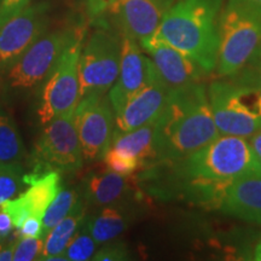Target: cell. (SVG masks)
Segmentation results:
<instances>
[{
  "label": "cell",
  "mask_w": 261,
  "mask_h": 261,
  "mask_svg": "<svg viewBox=\"0 0 261 261\" xmlns=\"http://www.w3.org/2000/svg\"><path fill=\"white\" fill-rule=\"evenodd\" d=\"M85 31L81 32L65 48L55 69L45 80L38 108L40 123L65 114L74 113L80 102L79 58L83 50Z\"/></svg>",
  "instance_id": "obj_8"
},
{
  "label": "cell",
  "mask_w": 261,
  "mask_h": 261,
  "mask_svg": "<svg viewBox=\"0 0 261 261\" xmlns=\"http://www.w3.org/2000/svg\"><path fill=\"white\" fill-rule=\"evenodd\" d=\"M255 2H257V3H261V0H255Z\"/></svg>",
  "instance_id": "obj_39"
},
{
  "label": "cell",
  "mask_w": 261,
  "mask_h": 261,
  "mask_svg": "<svg viewBox=\"0 0 261 261\" xmlns=\"http://www.w3.org/2000/svg\"><path fill=\"white\" fill-rule=\"evenodd\" d=\"M107 246L100 248L94 253L92 260L94 261H121L129 259V252L126 244L122 242H108Z\"/></svg>",
  "instance_id": "obj_29"
},
{
  "label": "cell",
  "mask_w": 261,
  "mask_h": 261,
  "mask_svg": "<svg viewBox=\"0 0 261 261\" xmlns=\"http://www.w3.org/2000/svg\"><path fill=\"white\" fill-rule=\"evenodd\" d=\"M248 140H249L250 145H252L257 160H259L261 163V129L257 130L256 133H254L253 136H250Z\"/></svg>",
  "instance_id": "obj_35"
},
{
  "label": "cell",
  "mask_w": 261,
  "mask_h": 261,
  "mask_svg": "<svg viewBox=\"0 0 261 261\" xmlns=\"http://www.w3.org/2000/svg\"><path fill=\"white\" fill-rule=\"evenodd\" d=\"M219 135L204 84L171 89L165 109L155 121L156 162L187 158Z\"/></svg>",
  "instance_id": "obj_2"
},
{
  "label": "cell",
  "mask_w": 261,
  "mask_h": 261,
  "mask_svg": "<svg viewBox=\"0 0 261 261\" xmlns=\"http://www.w3.org/2000/svg\"><path fill=\"white\" fill-rule=\"evenodd\" d=\"M217 210L231 217L261 225V174H247L225 187Z\"/></svg>",
  "instance_id": "obj_16"
},
{
  "label": "cell",
  "mask_w": 261,
  "mask_h": 261,
  "mask_svg": "<svg viewBox=\"0 0 261 261\" xmlns=\"http://www.w3.org/2000/svg\"><path fill=\"white\" fill-rule=\"evenodd\" d=\"M220 135L249 138L261 129V86L236 76L213 81L207 89Z\"/></svg>",
  "instance_id": "obj_5"
},
{
  "label": "cell",
  "mask_w": 261,
  "mask_h": 261,
  "mask_svg": "<svg viewBox=\"0 0 261 261\" xmlns=\"http://www.w3.org/2000/svg\"><path fill=\"white\" fill-rule=\"evenodd\" d=\"M102 160L107 171L115 172L117 174L126 175V177H129V175L135 174L137 171L142 169V166H140L138 160L129 155L123 154V152L117 151L113 148L107 150Z\"/></svg>",
  "instance_id": "obj_26"
},
{
  "label": "cell",
  "mask_w": 261,
  "mask_h": 261,
  "mask_svg": "<svg viewBox=\"0 0 261 261\" xmlns=\"http://www.w3.org/2000/svg\"><path fill=\"white\" fill-rule=\"evenodd\" d=\"M60 182L61 175L60 172L57 171L44 173V174L27 181L29 189L19 195V197L31 211L32 215L42 219V215L48 204L51 203L60 190Z\"/></svg>",
  "instance_id": "obj_20"
},
{
  "label": "cell",
  "mask_w": 261,
  "mask_h": 261,
  "mask_svg": "<svg viewBox=\"0 0 261 261\" xmlns=\"http://www.w3.org/2000/svg\"><path fill=\"white\" fill-rule=\"evenodd\" d=\"M155 70L154 63L149 56L144 55L139 42L133 38L121 35L119 75L108 93L115 114L149 83Z\"/></svg>",
  "instance_id": "obj_12"
},
{
  "label": "cell",
  "mask_w": 261,
  "mask_h": 261,
  "mask_svg": "<svg viewBox=\"0 0 261 261\" xmlns=\"http://www.w3.org/2000/svg\"><path fill=\"white\" fill-rule=\"evenodd\" d=\"M172 5L173 0H115L106 12L121 35L142 42L155 34Z\"/></svg>",
  "instance_id": "obj_13"
},
{
  "label": "cell",
  "mask_w": 261,
  "mask_h": 261,
  "mask_svg": "<svg viewBox=\"0 0 261 261\" xmlns=\"http://www.w3.org/2000/svg\"><path fill=\"white\" fill-rule=\"evenodd\" d=\"M127 226L128 218L115 205L103 207L96 215L85 221V227L98 246L115 240L126 230Z\"/></svg>",
  "instance_id": "obj_21"
},
{
  "label": "cell",
  "mask_w": 261,
  "mask_h": 261,
  "mask_svg": "<svg viewBox=\"0 0 261 261\" xmlns=\"http://www.w3.org/2000/svg\"><path fill=\"white\" fill-rule=\"evenodd\" d=\"M254 255H255V256H254V259L257 260V261H261V241L259 243H257Z\"/></svg>",
  "instance_id": "obj_37"
},
{
  "label": "cell",
  "mask_w": 261,
  "mask_h": 261,
  "mask_svg": "<svg viewBox=\"0 0 261 261\" xmlns=\"http://www.w3.org/2000/svg\"><path fill=\"white\" fill-rule=\"evenodd\" d=\"M130 190V184L126 175L106 171L92 174L85 185V198L94 207H107L120 202Z\"/></svg>",
  "instance_id": "obj_18"
},
{
  "label": "cell",
  "mask_w": 261,
  "mask_h": 261,
  "mask_svg": "<svg viewBox=\"0 0 261 261\" xmlns=\"http://www.w3.org/2000/svg\"><path fill=\"white\" fill-rule=\"evenodd\" d=\"M12 228H14V224H12L11 217L0 207V241L9 237Z\"/></svg>",
  "instance_id": "obj_33"
},
{
  "label": "cell",
  "mask_w": 261,
  "mask_h": 261,
  "mask_svg": "<svg viewBox=\"0 0 261 261\" xmlns=\"http://www.w3.org/2000/svg\"><path fill=\"white\" fill-rule=\"evenodd\" d=\"M85 220H86V207L83 198H80L73 211L45 234L44 248L39 260L44 261L48 256L65 254L68 244L77 231L83 227Z\"/></svg>",
  "instance_id": "obj_19"
},
{
  "label": "cell",
  "mask_w": 261,
  "mask_h": 261,
  "mask_svg": "<svg viewBox=\"0 0 261 261\" xmlns=\"http://www.w3.org/2000/svg\"><path fill=\"white\" fill-rule=\"evenodd\" d=\"M121 60V34L100 28L93 32L79 58L80 98L107 94L116 81Z\"/></svg>",
  "instance_id": "obj_9"
},
{
  "label": "cell",
  "mask_w": 261,
  "mask_h": 261,
  "mask_svg": "<svg viewBox=\"0 0 261 261\" xmlns=\"http://www.w3.org/2000/svg\"><path fill=\"white\" fill-rule=\"evenodd\" d=\"M16 242V241H15ZM15 242L10 243L8 247L0 249V261H10L14 259V250H15Z\"/></svg>",
  "instance_id": "obj_36"
},
{
  "label": "cell",
  "mask_w": 261,
  "mask_h": 261,
  "mask_svg": "<svg viewBox=\"0 0 261 261\" xmlns=\"http://www.w3.org/2000/svg\"><path fill=\"white\" fill-rule=\"evenodd\" d=\"M231 76H236L238 79L253 83L261 86V47L257 50L255 56L248 63L243 69Z\"/></svg>",
  "instance_id": "obj_30"
},
{
  "label": "cell",
  "mask_w": 261,
  "mask_h": 261,
  "mask_svg": "<svg viewBox=\"0 0 261 261\" xmlns=\"http://www.w3.org/2000/svg\"><path fill=\"white\" fill-rule=\"evenodd\" d=\"M220 8L221 0H178L155 35L212 73L218 63Z\"/></svg>",
  "instance_id": "obj_3"
},
{
  "label": "cell",
  "mask_w": 261,
  "mask_h": 261,
  "mask_svg": "<svg viewBox=\"0 0 261 261\" xmlns=\"http://www.w3.org/2000/svg\"><path fill=\"white\" fill-rule=\"evenodd\" d=\"M84 31L80 25H71L44 33L5 71L6 86L11 90L28 91L41 85L55 69L65 48Z\"/></svg>",
  "instance_id": "obj_6"
},
{
  "label": "cell",
  "mask_w": 261,
  "mask_h": 261,
  "mask_svg": "<svg viewBox=\"0 0 261 261\" xmlns=\"http://www.w3.org/2000/svg\"><path fill=\"white\" fill-rule=\"evenodd\" d=\"M149 167L171 179L169 187L179 189L184 198L217 208L221 192L233 179L261 174V163L248 138L219 135L197 151L178 161H159ZM173 189V190H174Z\"/></svg>",
  "instance_id": "obj_1"
},
{
  "label": "cell",
  "mask_w": 261,
  "mask_h": 261,
  "mask_svg": "<svg viewBox=\"0 0 261 261\" xmlns=\"http://www.w3.org/2000/svg\"><path fill=\"white\" fill-rule=\"evenodd\" d=\"M0 207L11 217L14 227L17 228V230L21 228L25 219L32 215L31 211L28 210V207L24 204V202L21 200L19 196L17 198H10V200L4 201L0 204Z\"/></svg>",
  "instance_id": "obj_28"
},
{
  "label": "cell",
  "mask_w": 261,
  "mask_h": 261,
  "mask_svg": "<svg viewBox=\"0 0 261 261\" xmlns=\"http://www.w3.org/2000/svg\"><path fill=\"white\" fill-rule=\"evenodd\" d=\"M75 125L84 161L102 160L112 144L115 130V112L109 97L107 94H90L81 98L75 110Z\"/></svg>",
  "instance_id": "obj_10"
},
{
  "label": "cell",
  "mask_w": 261,
  "mask_h": 261,
  "mask_svg": "<svg viewBox=\"0 0 261 261\" xmlns=\"http://www.w3.org/2000/svg\"><path fill=\"white\" fill-rule=\"evenodd\" d=\"M79 192L71 188H60L57 195L48 204L42 215V237H45L52 227L56 226L62 219L73 211L76 202L80 200Z\"/></svg>",
  "instance_id": "obj_23"
},
{
  "label": "cell",
  "mask_w": 261,
  "mask_h": 261,
  "mask_svg": "<svg viewBox=\"0 0 261 261\" xmlns=\"http://www.w3.org/2000/svg\"><path fill=\"white\" fill-rule=\"evenodd\" d=\"M139 44L148 54L160 77L169 89L200 83L205 75L210 74L191 57L159 39L155 34Z\"/></svg>",
  "instance_id": "obj_14"
},
{
  "label": "cell",
  "mask_w": 261,
  "mask_h": 261,
  "mask_svg": "<svg viewBox=\"0 0 261 261\" xmlns=\"http://www.w3.org/2000/svg\"><path fill=\"white\" fill-rule=\"evenodd\" d=\"M31 3V0H0V24L19 14Z\"/></svg>",
  "instance_id": "obj_31"
},
{
  "label": "cell",
  "mask_w": 261,
  "mask_h": 261,
  "mask_svg": "<svg viewBox=\"0 0 261 261\" xmlns=\"http://www.w3.org/2000/svg\"><path fill=\"white\" fill-rule=\"evenodd\" d=\"M21 237H42V221L41 218L31 215L19 228Z\"/></svg>",
  "instance_id": "obj_32"
},
{
  "label": "cell",
  "mask_w": 261,
  "mask_h": 261,
  "mask_svg": "<svg viewBox=\"0 0 261 261\" xmlns=\"http://www.w3.org/2000/svg\"><path fill=\"white\" fill-rule=\"evenodd\" d=\"M3 248V243H2V241H0V249H2Z\"/></svg>",
  "instance_id": "obj_38"
},
{
  "label": "cell",
  "mask_w": 261,
  "mask_h": 261,
  "mask_svg": "<svg viewBox=\"0 0 261 261\" xmlns=\"http://www.w3.org/2000/svg\"><path fill=\"white\" fill-rule=\"evenodd\" d=\"M97 247L98 244L96 243V241L89 233L84 224L83 227L77 231L73 240L70 241V243L68 244L65 254H67L69 261L92 260Z\"/></svg>",
  "instance_id": "obj_25"
},
{
  "label": "cell",
  "mask_w": 261,
  "mask_h": 261,
  "mask_svg": "<svg viewBox=\"0 0 261 261\" xmlns=\"http://www.w3.org/2000/svg\"><path fill=\"white\" fill-rule=\"evenodd\" d=\"M42 248H44V238L42 237H21L15 242L14 259L12 260H39L42 253Z\"/></svg>",
  "instance_id": "obj_27"
},
{
  "label": "cell",
  "mask_w": 261,
  "mask_h": 261,
  "mask_svg": "<svg viewBox=\"0 0 261 261\" xmlns=\"http://www.w3.org/2000/svg\"><path fill=\"white\" fill-rule=\"evenodd\" d=\"M34 171L23 174L25 184L44 173L71 172L83 167L84 156L76 125L75 112L58 116L45 125L32 155Z\"/></svg>",
  "instance_id": "obj_7"
},
{
  "label": "cell",
  "mask_w": 261,
  "mask_h": 261,
  "mask_svg": "<svg viewBox=\"0 0 261 261\" xmlns=\"http://www.w3.org/2000/svg\"><path fill=\"white\" fill-rule=\"evenodd\" d=\"M47 5L29 4L0 24V73H5L45 33Z\"/></svg>",
  "instance_id": "obj_11"
},
{
  "label": "cell",
  "mask_w": 261,
  "mask_h": 261,
  "mask_svg": "<svg viewBox=\"0 0 261 261\" xmlns=\"http://www.w3.org/2000/svg\"><path fill=\"white\" fill-rule=\"evenodd\" d=\"M24 155L23 142L14 119L0 110V162L19 163Z\"/></svg>",
  "instance_id": "obj_22"
},
{
  "label": "cell",
  "mask_w": 261,
  "mask_h": 261,
  "mask_svg": "<svg viewBox=\"0 0 261 261\" xmlns=\"http://www.w3.org/2000/svg\"><path fill=\"white\" fill-rule=\"evenodd\" d=\"M24 184L23 171L19 163L0 162V204L17 196Z\"/></svg>",
  "instance_id": "obj_24"
},
{
  "label": "cell",
  "mask_w": 261,
  "mask_h": 261,
  "mask_svg": "<svg viewBox=\"0 0 261 261\" xmlns=\"http://www.w3.org/2000/svg\"><path fill=\"white\" fill-rule=\"evenodd\" d=\"M114 2H115V0H87L90 14L98 17V16L104 14V12L107 11V9L109 8Z\"/></svg>",
  "instance_id": "obj_34"
},
{
  "label": "cell",
  "mask_w": 261,
  "mask_h": 261,
  "mask_svg": "<svg viewBox=\"0 0 261 261\" xmlns=\"http://www.w3.org/2000/svg\"><path fill=\"white\" fill-rule=\"evenodd\" d=\"M109 148L137 159L142 169H144L158 160L155 148V122L128 132H114Z\"/></svg>",
  "instance_id": "obj_17"
},
{
  "label": "cell",
  "mask_w": 261,
  "mask_h": 261,
  "mask_svg": "<svg viewBox=\"0 0 261 261\" xmlns=\"http://www.w3.org/2000/svg\"><path fill=\"white\" fill-rule=\"evenodd\" d=\"M261 47V3L228 0L219 18L217 74L231 76L243 69Z\"/></svg>",
  "instance_id": "obj_4"
},
{
  "label": "cell",
  "mask_w": 261,
  "mask_h": 261,
  "mask_svg": "<svg viewBox=\"0 0 261 261\" xmlns=\"http://www.w3.org/2000/svg\"><path fill=\"white\" fill-rule=\"evenodd\" d=\"M169 91L171 89L155 70L149 83L115 114L114 132H128L155 122L165 109Z\"/></svg>",
  "instance_id": "obj_15"
}]
</instances>
